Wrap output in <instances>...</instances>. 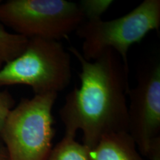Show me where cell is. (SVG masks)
<instances>
[{
	"instance_id": "6da1fadb",
	"label": "cell",
	"mask_w": 160,
	"mask_h": 160,
	"mask_svg": "<svg viewBox=\"0 0 160 160\" xmlns=\"http://www.w3.org/2000/svg\"><path fill=\"white\" fill-rule=\"evenodd\" d=\"M68 52L81 65L80 87L66 96L59 117L65 135L76 137L81 131L82 144L91 151L104 136L128 132L129 67L111 49L93 61L86 60L73 46Z\"/></svg>"
},
{
	"instance_id": "7a4b0ae2",
	"label": "cell",
	"mask_w": 160,
	"mask_h": 160,
	"mask_svg": "<svg viewBox=\"0 0 160 160\" xmlns=\"http://www.w3.org/2000/svg\"><path fill=\"white\" fill-rule=\"evenodd\" d=\"M71 77V54L62 44L32 38L21 54L0 69V90L24 85L34 95L58 94L68 87Z\"/></svg>"
},
{
	"instance_id": "3957f363",
	"label": "cell",
	"mask_w": 160,
	"mask_h": 160,
	"mask_svg": "<svg viewBox=\"0 0 160 160\" xmlns=\"http://www.w3.org/2000/svg\"><path fill=\"white\" fill-rule=\"evenodd\" d=\"M160 28V0H144L122 17L111 20L85 21L76 31L82 39V55L88 61L97 59L107 50H113L128 66V53L134 44Z\"/></svg>"
},
{
	"instance_id": "277c9868",
	"label": "cell",
	"mask_w": 160,
	"mask_h": 160,
	"mask_svg": "<svg viewBox=\"0 0 160 160\" xmlns=\"http://www.w3.org/2000/svg\"><path fill=\"white\" fill-rule=\"evenodd\" d=\"M57 93L23 98L8 116L0 137L10 160H46L55 135L53 105Z\"/></svg>"
},
{
	"instance_id": "5b68a950",
	"label": "cell",
	"mask_w": 160,
	"mask_h": 160,
	"mask_svg": "<svg viewBox=\"0 0 160 160\" xmlns=\"http://www.w3.org/2000/svg\"><path fill=\"white\" fill-rule=\"evenodd\" d=\"M85 22L79 3L66 0H8L0 3V22L32 39L60 42Z\"/></svg>"
},
{
	"instance_id": "8992f818",
	"label": "cell",
	"mask_w": 160,
	"mask_h": 160,
	"mask_svg": "<svg viewBox=\"0 0 160 160\" xmlns=\"http://www.w3.org/2000/svg\"><path fill=\"white\" fill-rule=\"evenodd\" d=\"M128 96V133L139 153L160 160V62L150 64L138 75Z\"/></svg>"
},
{
	"instance_id": "52a82bcc",
	"label": "cell",
	"mask_w": 160,
	"mask_h": 160,
	"mask_svg": "<svg viewBox=\"0 0 160 160\" xmlns=\"http://www.w3.org/2000/svg\"><path fill=\"white\" fill-rule=\"evenodd\" d=\"M90 155L91 160H146L128 132L104 136Z\"/></svg>"
},
{
	"instance_id": "ba28073f",
	"label": "cell",
	"mask_w": 160,
	"mask_h": 160,
	"mask_svg": "<svg viewBox=\"0 0 160 160\" xmlns=\"http://www.w3.org/2000/svg\"><path fill=\"white\" fill-rule=\"evenodd\" d=\"M91 151L76 137L64 136L50 152L46 160H91Z\"/></svg>"
},
{
	"instance_id": "9c48e42d",
	"label": "cell",
	"mask_w": 160,
	"mask_h": 160,
	"mask_svg": "<svg viewBox=\"0 0 160 160\" xmlns=\"http://www.w3.org/2000/svg\"><path fill=\"white\" fill-rule=\"evenodd\" d=\"M28 39L6 31L0 24V69L21 54L25 49Z\"/></svg>"
},
{
	"instance_id": "30bf717a",
	"label": "cell",
	"mask_w": 160,
	"mask_h": 160,
	"mask_svg": "<svg viewBox=\"0 0 160 160\" xmlns=\"http://www.w3.org/2000/svg\"><path fill=\"white\" fill-rule=\"evenodd\" d=\"M111 0H85L79 2L84 15L85 21L92 19H101L102 15L108 9L113 3Z\"/></svg>"
},
{
	"instance_id": "8fae6325",
	"label": "cell",
	"mask_w": 160,
	"mask_h": 160,
	"mask_svg": "<svg viewBox=\"0 0 160 160\" xmlns=\"http://www.w3.org/2000/svg\"><path fill=\"white\" fill-rule=\"evenodd\" d=\"M16 106V100L7 89L0 90V133L11 110Z\"/></svg>"
},
{
	"instance_id": "7c38bea8",
	"label": "cell",
	"mask_w": 160,
	"mask_h": 160,
	"mask_svg": "<svg viewBox=\"0 0 160 160\" xmlns=\"http://www.w3.org/2000/svg\"><path fill=\"white\" fill-rule=\"evenodd\" d=\"M0 160H10L8 152L0 137Z\"/></svg>"
},
{
	"instance_id": "4fadbf2b",
	"label": "cell",
	"mask_w": 160,
	"mask_h": 160,
	"mask_svg": "<svg viewBox=\"0 0 160 160\" xmlns=\"http://www.w3.org/2000/svg\"><path fill=\"white\" fill-rule=\"evenodd\" d=\"M2 2V1H0V3H1Z\"/></svg>"
}]
</instances>
